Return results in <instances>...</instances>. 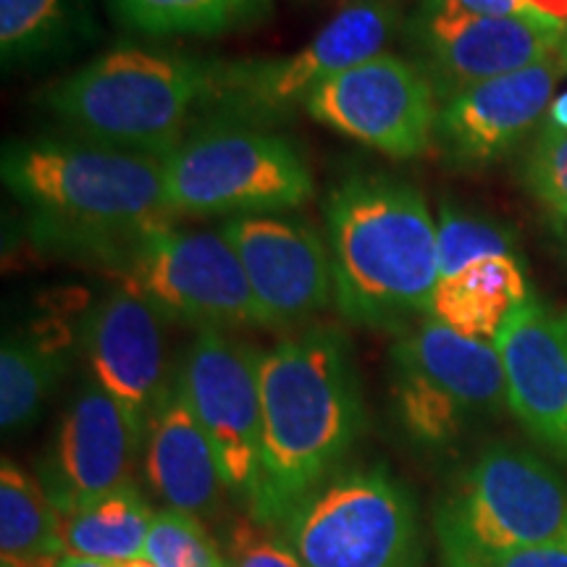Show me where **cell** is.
<instances>
[{"mask_svg": "<svg viewBox=\"0 0 567 567\" xmlns=\"http://www.w3.org/2000/svg\"><path fill=\"white\" fill-rule=\"evenodd\" d=\"M53 567H116L111 563H103V559H92V557H80V555H61L59 563Z\"/></svg>", "mask_w": 567, "mask_h": 567, "instance_id": "obj_34", "label": "cell"}, {"mask_svg": "<svg viewBox=\"0 0 567 567\" xmlns=\"http://www.w3.org/2000/svg\"><path fill=\"white\" fill-rule=\"evenodd\" d=\"M528 281L515 255H496L439 279L431 318L457 334L494 342L509 313L528 300Z\"/></svg>", "mask_w": 567, "mask_h": 567, "instance_id": "obj_20", "label": "cell"}, {"mask_svg": "<svg viewBox=\"0 0 567 567\" xmlns=\"http://www.w3.org/2000/svg\"><path fill=\"white\" fill-rule=\"evenodd\" d=\"M226 565L229 567H305L287 538L266 523L245 517L229 530L226 544Z\"/></svg>", "mask_w": 567, "mask_h": 567, "instance_id": "obj_29", "label": "cell"}, {"mask_svg": "<svg viewBox=\"0 0 567 567\" xmlns=\"http://www.w3.org/2000/svg\"><path fill=\"white\" fill-rule=\"evenodd\" d=\"M439 95L421 63L381 53L318 87L305 111L318 124L389 158H417L434 145Z\"/></svg>", "mask_w": 567, "mask_h": 567, "instance_id": "obj_12", "label": "cell"}, {"mask_svg": "<svg viewBox=\"0 0 567 567\" xmlns=\"http://www.w3.org/2000/svg\"><path fill=\"white\" fill-rule=\"evenodd\" d=\"M69 342L59 331H32L3 339L0 350V425L17 434L38 421L48 396L66 373Z\"/></svg>", "mask_w": 567, "mask_h": 567, "instance_id": "obj_23", "label": "cell"}, {"mask_svg": "<svg viewBox=\"0 0 567 567\" xmlns=\"http://www.w3.org/2000/svg\"><path fill=\"white\" fill-rule=\"evenodd\" d=\"M226 567H229V565H226Z\"/></svg>", "mask_w": 567, "mask_h": 567, "instance_id": "obj_37", "label": "cell"}, {"mask_svg": "<svg viewBox=\"0 0 567 567\" xmlns=\"http://www.w3.org/2000/svg\"><path fill=\"white\" fill-rule=\"evenodd\" d=\"M523 9L567 24V0H523Z\"/></svg>", "mask_w": 567, "mask_h": 567, "instance_id": "obj_32", "label": "cell"}, {"mask_svg": "<svg viewBox=\"0 0 567 567\" xmlns=\"http://www.w3.org/2000/svg\"><path fill=\"white\" fill-rule=\"evenodd\" d=\"M450 567H567V534L559 542L542 544V547L457 559V563H450Z\"/></svg>", "mask_w": 567, "mask_h": 567, "instance_id": "obj_30", "label": "cell"}, {"mask_svg": "<svg viewBox=\"0 0 567 567\" xmlns=\"http://www.w3.org/2000/svg\"><path fill=\"white\" fill-rule=\"evenodd\" d=\"M264 476L250 517L279 528L334 478L365 425L363 392L342 331L308 329L260 354Z\"/></svg>", "mask_w": 567, "mask_h": 567, "instance_id": "obj_1", "label": "cell"}, {"mask_svg": "<svg viewBox=\"0 0 567 567\" xmlns=\"http://www.w3.org/2000/svg\"><path fill=\"white\" fill-rule=\"evenodd\" d=\"M446 563L542 547L567 534V484L530 452L492 444L439 507Z\"/></svg>", "mask_w": 567, "mask_h": 567, "instance_id": "obj_6", "label": "cell"}, {"mask_svg": "<svg viewBox=\"0 0 567 567\" xmlns=\"http://www.w3.org/2000/svg\"><path fill=\"white\" fill-rule=\"evenodd\" d=\"M113 11L151 38H218L264 21L271 0H113Z\"/></svg>", "mask_w": 567, "mask_h": 567, "instance_id": "obj_25", "label": "cell"}, {"mask_svg": "<svg viewBox=\"0 0 567 567\" xmlns=\"http://www.w3.org/2000/svg\"><path fill=\"white\" fill-rule=\"evenodd\" d=\"M87 0H0L3 66L59 59L92 38Z\"/></svg>", "mask_w": 567, "mask_h": 567, "instance_id": "obj_24", "label": "cell"}, {"mask_svg": "<svg viewBox=\"0 0 567 567\" xmlns=\"http://www.w3.org/2000/svg\"><path fill=\"white\" fill-rule=\"evenodd\" d=\"M116 266L124 289L166 321L197 331L260 326L245 268L221 231L158 226L134 239Z\"/></svg>", "mask_w": 567, "mask_h": 567, "instance_id": "obj_10", "label": "cell"}, {"mask_svg": "<svg viewBox=\"0 0 567 567\" xmlns=\"http://www.w3.org/2000/svg\"><path fill=\"white\" fill-rule=\"evenodd\" d=\"M142 446L124 408L92 381L69 402L40 467V484L59 515H66L132 484Z\"/></svg>", "mask_w": 567, "mask_h": 567, "instance_id": "obj_14", "label": "cell"}, {"mask_svg": "<svg viewBox=\"0 0 567 567\" xmlns=\"http://www.w3.org/2000/svg\"><path fill=\"white\" fill-rule=\"evenodd\" d=\"M218 63L116 45L53 84L42 103L80 140L163 161L208 109Z\"/></svg>", "mask_w": 567, "mask_h": 567, "instance_id": "obj_4", "label": "cell"}, {"mask_svg": "<svg viewBox=\"0 0 567 567\" xmlns=\"http://www.w3.org/2000/svg\"><path fill=\"white\" fill-rule=\"evenodd\" d=\"M439 231V279H450L463 268L496 255H515V237L505 226L488 218L460 213L444 205L436 221Z\"/></svg>", "mask_w": 567, "mask_h": 567, "instance_id": "obj_26", "label": "cell"}, {"mask_svg": "<svg viewBox=\"0 0 567 567\" xmlns=\"http://www.w3.org/2000/svg\"><path fill=\"white\" fill-rule=\"evenodd\" d=\"M392 408L402 434L423 450H442L473 417L507 405L499 350L425 318L392 347Z\"/></svg>", "mask_w": 567, "mask_h": 567, "instance_id": "obj_8", "label": "cell"}, {"mask_svg": "<svg viewBox=\"0 0 567 567\" xmlns=\"http://www.w3.org/2000/svg\"><path fill=\"white\" fill-rule=\"evenodd\" d=\"M557 51L534 66L478 82L442 103L434 142L444 161L457 168H481L513 151L547 116L559 76L567 74Z\"/></svg>", "mask_w": 567, "mask_h": 567, "instance_id": "obj_15", "label": "cell"}, {"mask_svg": "<svg viewBox=\"0 0 567 567\" xmlns=\"http://www.w3.org/2000/svg\"><path fill=\"white\" fill-rule=\"evenodd\" d=\"M323 216L339 313L373 329L431 318L439 231L421 189L384 174L350 176Z\"/></svg>", "mask_w": 567, "mask_h": 567, "instance_id": "obj_3", "label": "cell"}, {"mask_svg": "<svg viewBox=\"0 0 567 567\" xmlns=\"http://www.w3.org/2000/svg\"><path fill=\"white\" fill-rule=\"evenodd\" d=\"M237 252L260 326H297L334 300L329 245L287 216H237L218 229Z\"/></svg>", "mask_w": 567, "mask_h": 567, "instance_id": "obj_13", "label": "cell"}, {"mask_svg": "<svg viewBox=\"0 0 567 567\" xmlns=\"http://www.w3.org/2000/svg\"><path fill=\"white\" fill-rule=\"evenodd\" d=\"M80 344L92 381L124 408L145 442L155 410L172 386L161 316L122 287L92 305L80 329Z\"/></svg>", "mask_w": 567, "mask_h": 567, "instance_id": "obj_16", "label": "cell"}, {"mask_svg": "<svg viewBox=\"0 0 567 567\" xmlns=\"http://www.w3.org/2000/svg\"><path fill=\"white\" fill-rule=\"evenodd\" d=\"M523 9V0H425L421 19H473V17H505Z\"/></svg>", "mask_w": 567, "mask_h": 567, "instance_id": "obj_31", "label": "cell"}, {"mask_svg": "<svg viewBox=\"0 0 567 567\" xmlns=\"http://www.w3.org/2000/svg\"><path fill=\"white\" fill-rule=\"evenodd\" d=\"M396 30L389 0H354L337 13L308 45L268 61L218 63L208 109L213 122L268 126L305 109L310 95L342 71L386 53Z\"/></svg>", "mask_w": 567, "mask_h": 567, "instance_id": "obj_9", "label": "cell"}, {"mask_svg": "<svg viewBox=\"0 0 567 567\" xmlns=\"http://www.w3.org/2000/svg\"><path fill=\"white\" fill-rule=\"evenodd\" d=\"M559 59L565 63V71H567V27H565V34H563V42H559Z\"/></svg>", "mask_w": 567, "mask_h": 567, "instance_id": "obj_36", "label": "cell"}, {"mask_svg": "<svg viewBox=\"0 0 567 567\" xmlns=\"http://www.w3.org/2000/svg\"><path fill=\"white\" fill-rule=\"evenodd\" d=\"M260 352L224 331H197L179 368L176 386L216 452L226 492L252 509L264 476V410Z\"/></svg>", "mask_w": 567, "mask_h": 567, "instance_id": "obj_11", "label": "cell"}, {"mask_svg": "<svg viewBox=\"0 0 567 567\" xmlns=\"http://www.w3.org/2000/svg\"><path fill=\"white\" fill-rule=\"evenodd\" d=\"M145 557L155 567H226V557L200 517L172 507L153 515Z\"/></svg>", "mask_w": 567, "mask_h": 567, "instance_id": "obj_27", "label": "cell"}, {"mask_svg": "<svg viewBox=\"0 0 567 567\" xmlns=\"http://www.w3.org/2000/svg\"><path fill=\"white\" fill-rule=\"evenodd\" d=\"M0 555L3 567H53L66 555L59 509L40 478L11 460L0 467Z\"/></svg>", "mask_w": 567, "mask_h": 567, "instance_id": "obj_21", "label": "cell"}, {"mask_svg": "<svg viewBox=\"0 0 567 567\" xmlns=\"http://www.w3.org/2000/svg\"><path fill=\"white\" fill-rule=\"evenodd\" d=\"M507 408L536 442L567 463V308L528 297L494 339Z\"/></svg>", "mask_w": 567, "mask_h": 567, "instance_id": "obj_18", "label": "cell"}, {"mask_svg": "<svg viewBox=\"0 0 567 567\" xmlns=\"http://www.w3.org/2000/svg\"><path fill=\"white\" fill-rule=\"evenodd\" d=\"M145 471L161 499L179 513L203 520L221 502L226 484L216 452L174 379L147 429Z\"/></svg>", "mask_w": 567, "mask_h": 567, "instance_id": "obj_19", "label": "cell"}, {"mask_svg": "<svg viewBox=\"0 0 567 567\" xmlns=\"http://www.w3.org/2000/svg\"><path fill=\"white\" fill-rule=\"evenodd\" d=\"M116 567H155L147 557H137V559H126V563H118Z\"/></svg>", "mask_w": 567, "mask_h": 567, "instance_id": "obj_35", "label": "cell"}, {"mask_svg": "<svg viewBox=\"0 0 567 567\" xmlns=\"http://www.w3.org/2000/svg\"><path fill=\"white\" fill-rule=\"evenodd\" d=\"M276 530L305 567L423 565L417 505L386 467L337 473Z\"/></svg>", "mask_w": 567, "mask_h": 567, "instance_id": "obj_7", "label": "cell"}, {"mask_svg": "<svg viewBox=\"0 0 567 567\" xmlns=\"http://www.w3.org/2000/svg\"><path fill=\"white\" fill-rule=\"evenodd\" d=\"M567 24L534 11L473 19H421V63L439 103L473 84L496 80L549 59L563 42Z\"/></svg>", "mask_w": 567, "mask_h": 567, "instance_id": "obj_17", "label": "cell"}, {"mask_svg": "<svg viewBox=\"0 0 567 567\" xmlns=\"http://www.w3.org/2000/svg\"><path fill=\"white\" fill-rule=\"evenodd\" d=\"M161 163L174 216H279L316 195L302 153L266 126H193Z\"/></svg>", "mask_w": 567, "mask_h": 567, "instance_id": "obj_5", "label": "cell"}, {"mask_svg": "<svg viewBox=\"0 0 567 567\" xmlns=\"http://www.w3.org/2000/svg\"><path fill=\"white\" fill-rule=\"evenodd\" d=\"M3 182L42 243L118 258L142 234L172 224L163 163L87 140L13 142Z\"/></svg>", "mask_w": 567, "mask_h": 567, "instance_id": "obj_2", "label": "cell"}, {"mask_svg": "<svg viewBox=\"0 0 567 567\" xmlns=\"http://www.w3.org/2000/svg\"><path fill=\"white\" fill-rule=\"evenodd\" d=\"M153 515L137 486L126 484L61 515L63 549L111 565L145 557Z\"/></svg>", "mask_w": 567, "mask_h": 567, "instance_id": "obj_22", "label": "cell"}, {"mask_svg": "<svg viewBox=\"0 0 567 567\" xmlns=\"http://www.w3.org/2000/svg\"><path fill=\"white\" fill-rule=\"evenodd\" d=\"M547 124L555 126V130L567 132V92H563V95L551 101L547 111Z\"/></svg>", "mask_w": 567, "mask_h": 567, "instance_id": "obj_33", "label": "cell"}, {"mask_svg": "<svg viewBox=\"0 0 567 567\" xmlns=\"http://www.w3.org/2000/svg\"><path fill=\"white\" fill-rule=\"evenodd\" d=\"M526 182L538 200L567 218V132L544 124L526 158Z\"/></svg>", "mask_w": 567, "mask_h": 567, "instance_id": "obj_28", "label": "cell"}]
</instances>
